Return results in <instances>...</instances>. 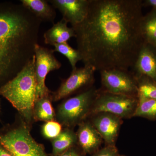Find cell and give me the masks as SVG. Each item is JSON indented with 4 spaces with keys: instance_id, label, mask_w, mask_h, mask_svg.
Listing matches in <instances>:
<instances>
[{
    "instance_id": "1",
    "label": "cell",
    "mask_w": 156,
    "mask_h": 156,
    "mask_svg": "<svg viewBox=\"0 0 156 156\" xmlns=\"http://www.w3.org/2000/svg\"><path fill=\"white\" fill-rule=\"evenodd\" d=\"M142 3L90 0L86 18L71 27L84 66L99 72L132 67L144 44L140 29Z\"/></svg>"
},
{
    "instance_id": "2",
    "label": "cell",
    "mask_w": 156,
    "mask_h": 156,
    "mask_svg": "<svg viewBox=\"0 0 156 156\" xmlns=\"http://www.w3.org/2000/svg\"><path fill=\"white\" fill-rule=\"evenodd\" d=\"M41 22L22 4L0 5V79L17 75L34 56Z\"/></svg>"
},
{
    "instance_id": "3",
    "label": "cell",
    "mask_w": 156,
    "mask_h": 156,
    "mask_svg": "<svg viewBox=\"0 0 156 156\" xmlns=\"http://www.w3.org/2000/svg\"><path fill=\"white\" fill-rule=\"evenodd\" d=\"M35 60L34 55L17 75L0 87V95L18 111L28 127L34 119V108L36 100Z\"/></svg>"
},
{
    "instance_id": "4",
    "label": "cell",
    "mask_w": 156,
    "mask_h": 156,
    "mask_svg": "<svg viewBox=\"0 0 156 156\" xmlns=\"http://www.w3.org/2000/svg\"><path fill=\"white\" fill-rule=\"evenodd\" d=\"M98 90L92 87L65 101L58 107L57 117L67 128L79 125L91 115Z\"/></svg>"
},
{
    "instance_id": "5",
    "label": "cell",
    "mask_w": 156,
    "mask_h": 156,
    "mask_svg": "<svg viewBox=\"0 0 156 156\" xmlns=\"http://www.w3.org/2000/svg\"><path fill=\"white\" fill-rule=\"evenodd\" d=\"M0 144L13 156H48L43 146L33 138L24 123L0 132Z\"/></svg>"
},
{
    "instance_id": "6",
    "label": "cell",
    "mask_w": 156,
    "mask_h": 156,
    "mask_svg": "<svg viewBox=\"0 0 156 156\" xmlns=\"http://www.w3.org/2000/svg\"><path fill=\"white\" fill-rule=\"evenodd\" d=\"M137 103L138 97L113 94L99 89L91 115L108 112L122 119H130L134 117Z\"/></svg>"
},
{
    "instance_id": "7",
    "label": "cell",
    "mask_w": 156,
    "mask_h": 156,
    "mask_svg": "<svg viewBox=\"0 0 156 156\" xmlns=\"http://www.w3.org/2000/svg\"><path fill=\"white\" fill-rule=\"evenodd\" d=\"M103 91L113 93L138 97L136 79L129 70L112 69L100 72Z\"/></svg>"
},
{
    "instance_id": "8",
    "label": "cell",
    "mask_w": 156,
    "mask_h": 156,
    "mask_svg": "<svg viewBox=\"0 0 156 156\" xmlns=\"http://www.w3.org/2000/svg\"><path fill=\"white\" fill-rule=\"evenodd\" d=\"M53 50L48 49L37 44L35 47V75L36 82V101L38 99L50 96V90L46 86L45 80L49 73L59 69L62 64L54 55Z\"/></svg>"
},
{
    "instance_id": "9",
    "label": "cell",
    "mask_w": 156,
    "mask_h": 156,
    "mask_svg": "<svg viewBox=\"0 0 156 156\" xmlns=\"http://www.w3.org/2000/svg\"><path fill=\"white\" fill-rule=\"evenodd\" d=\"M95 71L92 67L85 66L72 70L69 76L62 83L58 90L53 93V100L57 101L81 89L87 90L92 87L95 81Z\"/></svg>"
},
{
    "instance_id": "10",
    "label": "cell",
    "mask_w": 156,
    "mask_h": 156,
    "mask_svg": "<svg viewBox=\"0 0 156 156\" xmlns=\"http://www.w3.org/2000/svg\"><path fill=\"white\" fill-rule=\"evenodd\" d=\"M91 122L100 134L106 145L115 146L122 119L108 112H99L92 115Z\"/></svg>"
},
{
    "instance_id": "11",
    "label": "cell",
    "mask_w": 156,
    "mask_h": 156,
    "mask_svg": "<svg viewBox=\"0 0 156 156\" xmlns=\"http://www.w3.org/2000/svg\"><path fill=\"white\" fill-rule=\"evenodd\" d=\"M48 2L53 8L60 11L62 19L73 26L82 22L86 18L90 0H50Z\"/></svg>"
},
{
    "instance_id": "12",
    "label": "cell",
    "mask_w": 156,
    "mask_h": 156,
    "mask_svg": "<svg viewBox=\"0 0 156 156\" xmlns=\"http://www.w3.org/2000/svg\"><path fill=\"white\" fill-rule=\"evenodd\" d=\"M131 69L134 75L145 76L156 81V48L144 43Z\"/></svg>"
},
{
    "instance_id": "13",
    "label": "cell",
    "mask_w": 156,
    "mask_h": 156,
    "mask_svg": "<svg viewBox=\"0 0 156 156\" xmlns=\"http://www.w3.org/2000/svg\"><path fill=\"white\" fill-rule=\"evenodd\" d=\"M76 134L77 142L86 153L95 152L103 139L91 122H83L79 125Z\"/></svg>"
},
{
    "instance_id": "14",
    "label": "cell",
    "mask_w": 156,
    "mask_h": 156,
    "mask_svg": "<svg viewBox=\"0 0 156 156\" xmlns=\"http://www.w3.org/2000/svg\"><path fill=\"white\" fill-rule=\"evenodd\" d=\"M68 23L62 19L53 24L52 27L45 32L44 34V41L46 44L53 46L56 44L66 43L76 34L72 27L67 26Z\"/></svg>"
},
{
    "instance_id": "15",
    "label": "cell",
    "mask_w": 156,
    "mask_h": 156,
    "mask_svg": "<svg viewBox=\"0 0 156 156\" xmlns=\"http://www.w3.org/2000/svg\"><path fill=\"white\" fill-rule=\"evenodd\" d=\"M45 0H21L20 2L29 11L42 21L54 24L56 13L54 8Z\"/></svg>"
},
{
    "instance_id": "16",
    "label": "cell",
    "mask_w": 156,
    "mask_h": 156,
    "mask_svg": "<svg viewBox=\"0 0 156 156\" xmlns=\"http://www.w3.org/2000/svg\"><path fill=\"white\" fill-rule=\"evenodd\" d=\"M141 36L145 44L156 48V10L143 16L140 23Z\"/></svg>"
},
{
    "instance_id": "17",
    "label": "cell",
    "mask_w": 156,
    "mask_h": 156,
    "mask_svg": "<svg viewBox=\"0 0 156 156\" xmlns=\"http://www.w3.org/2000/svg\"><path fill=\"white\" fill-rule=\"evenodd\" d=\"M77 142L76 134L69 128H65L52 140L53 154L60 155L73 147Z\"/></svg>"
},
{
    "instance_id": "18",
    "label": "cell",
    "mask_w": 156,
    "mask_h": 156,
    "mask_svg": "<svg viewBox=\"0 0 156 156\" xmlns=\"http://www.w3.org/2000/svg\"><path fill=\"white\" fill-rule=\"evenodd\" d=\"M55 112L50 96L36 101L34 108V119L45 122L53 121Z\"/></svg>"
},
{
    "instance_id": "19",
    "label": "cell",
    "mask_w": 156,
    "mask_h": 156,
    "mask_svg": "<svg viewBox=\"0 0 156 156\" xmlns=\"http://www.w3.org/2000/svg\"><path fill=\"white\" fill-rule=\"evenodd\" d=\"M134 117L156 120V100L138 95V103Z\"/></svg>"
},
{
    "instance_id": "20",
    "label": "cell",
    "mask_w": 156,
    "mask_h": 156,
    "mask_svg": "<svg viewBox=\"0 0 156 156\" xmlns=\"http://www.w3.org/2000/svg\"><path fill=\"white\" fill-rule=\"evenodd\" d=\"M134 76L136 79L138 95L156 100V81L145 76Z\"/></svg>"
},
{
    "instance_id": "21",
    "label": "cell",
    "mask_w": 156,
    "mask_h": 156,
    "mask_svg": "<svg viewBox=\"0 0 156 156\" xmlns=\"http://www.w3.org/2000/svg\"><path fill=\"white\" fill-rule=\"evenodd\" d=\"M53 50L54 52L61 53L67 58L72 66V70L76 68V64L79 61H81L82 58L80 54L77 50L72 48L67 42L60 44H56Z\"/></svg>"
},
{
    "instance_id": "22",
    "label": "cell",
    "mask_w": 156,
    "mask_h": 156,
    "mask_svg": "<svg viewBox=\"0 0 156 156\" xmlns=\"http://www.w3.org/2000/svg\"><path fill=\"white\" fill-rule=\"evenodd\" d=\"M61 131V124L56 121L46 122L42 126V135L47 139H54L59 135Z\"/></svg>"
},
{
    "instance_id": "23",
    "label": "cell",
    "mask_w": 156,
    "mask_h": 156,
    "mask_svg": "<svg viewBox=\"0 0 156 156\" xmlns=\"http://www.w3.org/2000/svg\"><path fill=\"white\" fill-rule=\"evenodd\" d=\"M92 156H120L115 146L106 145L98 150Z\"/></svg>"
},
{
    "instance_id": "24",
    "label": "cell",
    "mask_w": 156,
    "mask_h": 156,
    "mask_svg": "<svg viewBox=\"0 0 156 156\" xmlns=\"http://www.w3.org/2000/svg\"><path fill=\"white\" fill-rule=\"evenodd\" d=\"M59 156H81V155L73 147L63 153L61 154Z\"/></svg>"
},
{
    "instance_id": "25",
    "label": "cell",
    "mask_w": 156,
    "mask_h": 156,
    "mask_svg": "<svg viewBox=\"0 0 156 156\" xmlns=\"http://www.w3.org/2000/svg\"><path fill=\"white\" fill-rule=\"evenodd\" d=\"M142 6L151 7L153 9L156 10V0H147L142 3Z\"/></svg>"
},
{
    "instance_id": "26",
    "label": "cell",
    "mask_w": 156,
    "mask_h": 156,
    "mask_svg": "<svg viewBox=\"0 0 156 156\" xmlns=\"http://www.w3.org/2000/svg\"><path fill=\"white\" fill-rule=\"evenodd\" d=\"M0 156H13L3 146L0 144Z\"/></svg>"
},
{
    "instance_id": "27",
    "label": "cell",
    "mask_w": 156,
    "mask_h": 156,
    "mask_svg": "<svg viewBox=\"0 0 156 156\" xmlns=\"http://www.w3.org/2000/svg\"></svg>"
}]
</instances>
